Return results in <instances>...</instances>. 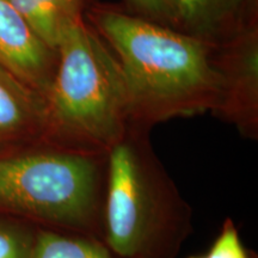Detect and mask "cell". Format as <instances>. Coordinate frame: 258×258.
Segmentation results:
<instances>
[{
	"instance_id": "7",
	"label": "cell",
	"mask_w": 258,
	"mask_h": 258,
	"mask_svg": "<svg viewBox=\"0 0 258 258\" xmlns=\"http://www.w3.org/2000/svg\"><path fill=\"white\" fill-rule=\"evenodd\" d=\"M176 25L190 36L209 42L238 24L250 0H173Z\"/></svg>"
},
{
	"instance_id": "6",
	"label": "cell",
	"mask_w": 258,
	"mask_h": 258,
	"mask_svg": "<svg viewBox=\"0 0 258 258\" xmlns=\"http://www.w3.org/2000/svg\"><path fill=\"white\" fill-rule=\"evenodd\" d=\"M47 141L46 103L41 93L0 66V156Z\"/></svg>"
},
{
	"instance_id": "8",
	"label": "cell",
	"mask_w": 258,
	"mask_h": 258,
	"mask_svg": "<svg viewBox=\"0 0 258 258\" xmlns=\"http://www.w3.org/2000/svg\"><path fill=\"white\" fill-rule=\"evenodd\" d=\"M48 48L56 51L69 29L82 21L83 0H8Z\"/></svg>"
},
{
	"instance_id": "13",
	"label": "cell",
	"mask_w": 258,
	"mask_h": 258,
	"mask_svg": "<svg viewBox=\"0 0 258 258\" xmlns=\"http://www.w3.org/2000/svg\"><path fill=\"white\" fill-rule=\"evenodd\" d=\"M250 258H257V254L253 253V252H251L250 253Z\"/></svg>"
},
{
	"instance_id": "14",
	"label": "cell",
	"mask_w": 258,
	"mask_h": 258,
	"mask_svg": "<svg viewBox=\"0 0 258 258\" xmlns=\"http://www.w3.org/2000/svg\"><path fill=\"white\" fill-rule=\"evenodd\" d=\"M188 258H207L206 256H191V257H188Z\"/></svg>"
},
{
	"instance_id": "9",
	"label": "cell",
	"mask_w": 258,
	"mask_h": 258,
	"mask_svg": "<svg viewBox=\"0 0 258 258\" xmlns=\"http://www.w3.org/2000/svg\"><path fill=\"white\" fill-rule=\"evenodd\" d=\"M31 258H118L98 238L37 228Z\"/></svg>"
},
{
	"instance_id": "10",
	"label": "cell",
	"mask_w": 258,
	"mask_h": 258,
	"mask_svg": "<svg viewBox=\"0 0 258 258\" xmlns=\"http://www.w3.org/2000/svg\"><path fill=\"white\" fill-rule=\"evenodd\" d=\"M37 227L0 213V258H31Z\"/></svg>"
},
{
	"instance_id": "5",
	"label": "cell",
	"mask_w": 258,
	"mask_h": 258,
	"mask_svg": "<svg viewBox=\"0 0 258 258\" xmlns=\"http://www.w3.org/2000/svg\"><path fill=\"white\" fill-rule=\"evenodd\" d=\"M56 63V51L37 37L8 0H0V66L44 96Z\"/></svg>"
},
{
	"instance_id": "11",
	"label": "cell",
	"mask_w": 258,
	"mask_h": 258,
	"mask_svg": "<svg viewBox=\"0 0 258 258\" xmlns=\"http://www.w3.org/2000/svg\"><path fill=\"white\" fill-rule=\"evenodd\" d=\"M251 251H247L241 243L237 227L231 219H226L221 231L212 244L207 258H250Z\"/></svg>"
},
{
	"instance_id": "12",
	"label": "cell",
	"mask_w": 258,
	"mask_h": 258,
	"mask_svg": "<svg viewBox=\"0 0 258 258\" xmlns=\"http://www.w3.org/2000/svg\"><path fill=\"white\" fill-rule=\"evenodd\" d=\"M131 6L161 24L176 25V9L173 0H127Z\"/></svg>"
},
{
	"instance_id": "4",
	"label": "cell",
	"mask_w": 258,
	"mask_h": 258,
	"mask_svg": "<svg viewBox=\"0 0 258 258\" xmlns=\"http://www.w3.org/2000/svg\"><path fill=\"white\" fill-rule=\"evenodd\" d=\"M190 232L188 202L127 132L106 153L102 240L118 258H176Z\"/></svg>"
},
{
	"instance_id": "3",
	"label": "cell",
	"mask_w": 258,
	"mask_h": 258,
	"mask_svg": "<svg viewBox=\"0 0 258 258\" xmlns=\"http://www.w3.org/2000/svg\"><path fill=\"white\" fill-rule=\"evenodd\" d=\"M106 154L57 146L0 156V213L102 240Z\"/></svg>"
},
{
	"instance_id": "1",
	"label": "cell",
	"mask_w": 258,
	"mask_h": 258,
	"mask_svg": "<svg viewBox=\"0 0 258 258\" xmlns=\"http://www.w3.org/2000/svg\"><path fill=\"white\" fill-rule=\"evenodd\" d=\"M90 17L120 63L131 123L221 112L226 80L207 41L111 9H95Z\"/></svg>"
},
{
	"instance_id": "2",
	"label": "cell",
	"mask_w": 258,
	"mask_h": 258,
	"mask_svg": "<svg viewBox=\"0 0 258 258\" xmlns=\"http://www.w3.org/2000/svg\"><path fill=\"white\" fill-rule=\"evenodd\" d=\"M51 146L106 154L129 129V102L117 59L79 21L64 34L43 96Z\"/></svg>"
}]
</instances>
